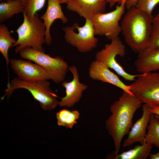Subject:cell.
Masks as SVG:
<instances>
[{
  "instance_id": "1",
  "label": "cell",
  "mask_w": 159,
  "mask_h": 159,
  "mask_svg": "<svg viewBox=\"0 0 159 159\" xmlns=\"http://www.w3.org/2000/svg\"><path fill=\"white\" fill-rule=\"evenodd\" d=\"M142 102L133 95L123 91L119 99L110 107L111 114L105 121L106 127L113 140L115 150L112 154L117 155L124 137L128 135L133 125L132 119Z\"/></svg>"
},
{
  "instance_id": "2",
  "label": "cell",
  "mask_w": 159,
  "mask_h": 159,
  "mask_svg": "<svg viewBox=\"0 0 159 159\" xmlns=\"http://www.w3.org/2000/svg\"><path fill=\"white\" fill-rule=\"evenodd\" d=\"M152 17L135 6L127 9L120 24L125 42L138 54L148 49L152 29Z\"/></svg>"
},
{
  "instance_id": "3",
  "label": "cell",
  "mask_w": 159,
  "mask_h": 159,
  "mask_svg": "<svg viewBox=\"0 0 159 159\" xmlns=\"http://www.w3.org/2000/svg\"><path fill=\"white\" fill-rule=\"evenodd\" d=\"M22 13L23 21L16 30L18 39L12 45L16 47L15 53L28 47L45 52L43 44L46 43V27L44 22L40 20L37 13L31 21L24 11Z\"/></svg>"
},
{
  "instance_id": "4",
  "label": "cell",
  "mask_w": 159,
  "mask_h": 159,
  "mask_svg": "<svg viewBox=\"0 0 159 159\" xmlns=\"http://www.w3.org/2000/svg\"><path fill=\"white\" fill-rule=\"evenodd\" d=\"M24 89L30 92L34 99L39 102L42 108L45 110H51L58 105V97L51 90L48 80L42 81L23 80L14 78L10 85L4 91L3 97H9L16 89Z\"/></svg>"
},
{
  "instance_id": "5",
  "label": "cell",
  "mask_w": 159,
  "mask_h": 159,
  "mask_svg": "<svg viewBox=\"0 0 159 159\" xmlns=\"http://www.w3.org/2000/svg\"><path fill=\"white\" fill-rule=\"evenodd\" d=\"M19 54L21 58L32 61L43 67L54 83L58 84L64 81L69 67L60 56L52 57L44 52L30 47L22 49Z\"/></svg>"
},
{
  "instance_id": "6",
  "label": "cell",
  "mask_w": 159,
  "mask_h": 159,
  "mask_svg": "<svg viewBox=\"0 0 159 159\" xmlns=\"http://www.w3.org/2000/svg\"><path fill=\"white\" fill-rule=\"evenodd\" d=\"M126 0H123L110 12L97 14L90 19L95 35L104 36L109 40L118 37L121 32L119 21L125 13Z\"/></svg>"
},
{
  "instance_id": "7",
  "label": "cell",
  "mask_w": 159,
  "mask_h": 159,
  "mask_svg": "<svg viewBox=\"0 0 159 159\" xmlns=\"http://www.w3.org/2000/svg\"><path fill=\"white\" fill-rule=\"evenodd\" d=\"M62 29L65 33L64 37L66 42L76 47L79 52H89L96 47L98 39L95 37L90 19H85L82 26L75 23L72 26H64Z\"/></svg>"
},
{
  "instance_id": "8",
  "label": "cell",
  "mask_w": 159,
  "mask_h": 159,
  "mask_svg": "<svg viewBox=\"0 0 159 159\" xmlns=\"http://www.w3.org/2000/svg\"><path fill=\"white\" fill-rule=\"evenodd\" d=\"M129 85L131 92L142 103L159 105V72L141 73Z\"/></svg>"
},
{
  "instance_id": "9",
  "label": "cell",
  "mask_w": 159,
  "mask_h": 159,
  "mask_svg": "<svg viewBox=\"0 0 159 159\" xmlns=\"http://www.w3.org/2000/svg\"><path fill=\"white\" fill-rule=\"evenodd\" d=\"M125 53V46L118 37L112 40L110 43L106 44L104 48L97 52L95 60L101 62L108 68L114 70L125 80L134 81L139 75L127 73L116 59L117 56L123 57Z\"/></svg>"
},
{
  "instance_id": "10",
  "label": "cell",
  "mask_w": 159,
  "mask_h": 159,
  "mask_svg": "<svg viewBox=\"0 0 159 159\" xmlns=\"http://www.w3.org/2000/svg\"><path fill=\"white\" fill-rule=\"evenodd\" d=\"M10 66L18 78L23 80L42 81L51 80L47 72L43 67L31 61L12 58Z\"/></svg>"
},
{
  "instance_id": "11",
  "label": "cell",
  "mask_w": 159,
  "mask_h": 159,
  "mask_svg": "<svg viewBox=\"0 0 159 159\" xmlns=\"http://www.w3.org/2000/svg\"><path fill=\"white\" fill-rule=\"evenodd\" d=\"M68 70L72 74L73 79L69 82L64 81L62 84L65 89L66 95L58 102V105L61 107L74 106L80 101L83 92L88 88L87 85L80 82L78 70L75 65L69 67Z\"/></svg>"
},
{
  "instance_id": "12",
  "label": "cell",
  "mask_w": 159,
  "mask_h": 159,
  "mask_svg": "<svg viewBox=\"0 0 159 159\" xmlns=\"http://www.w3.org/2000/svg\"><path fill=\"white\" fill-rule=\"evenodd\" d=\"M89 74L90 78L93 80L110 84L123 91L133 95L130 91L129 85L124 83L117 75L101 62L95 60L90 63Z\"/></svg>"
},
{
  "instance_id": "13",
  "label": "cell",
  "mask_w": 159,
  "mask_h": 159,
  "mask_svg": "<svg viewBox=\"0 0 159 159\" xmlns=\"http://www.w3.org/2000/svg\"><path fill=\"white\" fill-rule=\"evenodd\" d=\"M106 0H69L67 9L75 12L85 19H91L95 15L104 13Z\"/></svg>"
},
{
  "instance_id": "14",
  "label": "cell",
  "mask_w": 159,
  "mask_h": 159,
  "mask_svg": "<svg viewBox=\"0 0 159 159\" xmlns=\"http://www.w3.org/2000/svg\"><path fill=\"white\" fill-rule=\"evenodd\" d=\"M150 106L144 104L142 105V117L133 125L127 138L124 141V147H130L133 144L145 143L146 130L152 113L150 111Z\"/></svg>"
},
{
  "instance_id": "15",
  "label": "cell",
  "mask_w": 159,
  "mask_h": 159,
  "mask_svg": "<svg viewBox=\"0 0 159 159\" xmlns=\"http://www.w3.org/2000/svg\"><path fill=\"white\" fill-rule=\"evenodd\" d=\"M47 10L40 18L44 21L46 27V43L48 45L52 43V37L50 33V29L52 23L57 19H60L63 23L67 22V18L64 15L60 4L58 0H47Z\"/></svg>"
},
{
  "instance_id": "16",
  "label": "cell",
  "mask_w": 159,
  "mask_h": 159,
  "mask_svg": "<svg viewBox=\"0 0 159 159\" xmlns=\"http://www.w3.org/2000/svg\"><path fill=\"white\" fill-rule=\"evenodd\" d=\"M134 65L141 73L159 70V49H147L138 53Z\"/></svg>"
},
{
  "instance_id": "17",
  "label": "cell",
  "mask_w": 159,
  "mask_h": 159,
  "mask_svg": "<svg viewBox=\"0 0 159 159\" xmlns=\"http://www.w3.org/2000/svg\"><path fill=\"white\" fill-rule=\"evenodd\" d=\"M153 145L146 143L135 146L133 148L120 154L114 155L112 153L106 157L114 159H145L149 155Z\"/></svg>"
},
{
  "instance_id": "18",
  "label": "cell",
  "mask_w": 159,
  "mask_h": 159,
  "mask_svg": "<svg viewBox=\"0 0 159 159\" xmlns=\"http://www.w3.org/2000/svg\"><path fill=\"white\" fill-rule=\"evenodd\" d=\"M25 6L20 0L2 2L0 4V23H2L15 15L23 12Z\"/></svg>"
},
{
  "instance_id": "19",
  "label": "cell",
  "mask_w": 159,
  "mask_h": 159,
  "mask_svg": "<svg viewBox=\"0 0 159 159\" xmlns=\"http://www.w3.org/2000/svg\"><path fill=\"white\" fill-rule=\"evenodd\" d=\"M16 40L11 35L8 27L4 24L0 25V52L6 60L7 67L10 60L8 51Z\"/></svg>"
},
{
  "instance_id": "20",
  "label": "cell",
  "mask_w": 159,
  "mask_h": 159,
  "mask_svg": "<svg viewBox=\"0 0 159 159\" xmlns=\"http://www.w3.org/2000/svg\"><path fill=\"white\" fill-rule=\"evenodd\" d=\"M147 129L145 142L159 149V118L153 114L151 115Z\"/></svg>"
},
{
  "instance_id": "21",
  "label": "cell",
  "mask_w": 159,
  "mask_h": 159,
  "mask_svg": "<svg viewBox=\"0 0 159 159\" xmlns=\"http://www.w3.org/2000/svg\"><path fill=\"white\" fill-rule=\"evenodd\" d=\"M80 115V113L77 110L71 111L67 109H62L56 113L57 124L59 126L72 129L77 123L76 120L79 118Z\"/></svg>"
},
{
  "instance_id": "22",
  "label": "cell",
  "mask_w": 159,
  "mask_h": 159,
  "mask_svg": "<svg viewBox=\"0 0 159 159\" xmlns=\"http://www.w3.org/2000/svg\"><path fill=\"white\" fill-rule=\"evenodd\" d=\"M148 49H159V13L152 18L150 41Z\"/></svg>"
},
{
  "instance_id": "23",
  "label": "cell",
  "mask_w": 159,
  "mask_h": 159,
  "mask_svg": "<svg viewBox=\"0 0 159 159\" xmlns=\"http://www.w3.org/2000/svg\"><path fill=\"white\" fill-rule=\"evenodd\" d=\"M46 0H26L24 11L28 19L31 21L35 14L44 6Z\"/></svg>"
},
{
  "instance_id": "24",
  "label": "cell",
  "mask_w": 159,
  "mask_h": 159,
  "mask_svg": "<svg viewBox=\"0 0 159 159\" xmlns=\"http://www.w3.org/2000/svg\"><path fill=\"white\" fill-rule=\"evenodd\" d=\"M159 4V0H139L135 6L153 17V11Z\"/></svg>"
},
{
  "instance_id": "25",
  "label": "cell",
  "mask_w": 159,
  "mask_h": 159,
  "mask_svg": "<svg viewBox=\"0 0 159 159\" xmlns=\"http://www.w3.org/2000/svg\"><path fill=\"white\" fill-rule=\"evenodd\" d=\"M139 0H126V8L128 9L131 7L135 6Z\"/></svg>"
},
{
  "instance_id": "26",
  "label": "cell",
  "mask_w": 159,
  "mask_h": 159,
  "mask_svg": "<svg viewBox=\"0 0 159 159\" xmlns=\"http://www.w3.org/2000/svg\"><path fill=\"white\" fill-rule=\"evenodd\" d=\"M150 111L152 114L159 117V105L150 106Z\"/></svg>"
},
{
  "instance_id": "27",
  "label": "cell",
  "mask_w": 159,
  "mask_h": 159,
  "mask_svg": "<svg viewBox=\"0 0 159 159\" xmlns=\"http://www.w3.org/2000/svg\"><path fill=\"white\" fill-rule=\"evenodd\" d=\"M123 0H106L107 3H108L110 7H113L116 4H120Z\"/></svg>"
},
{
  "instance_id": "28",
  "label": "cell",
  "mask_w": 159,
  "mask_h": 159,
  "mask_svg": "<svg viewBox=\"0 0 159 159\" xmlns=\"http://www.w3.org/2000/svg\"><path fill=\"white\" fill-rule=\"evenodd\" d=\"M149 156L150 159H159V151L155 154L150 153Z\"/></svg>"
},
{
  "instance_id": "29",
  "label": "cell",
  "mask_w": 159,
  "mask_h": 159,
  "mask_svg": "<svg viewBox=\"0 0 159 159\" xmlns=\"http://www.w3.org/2000/svg\"><path fill=\"white\" fill-rule=\"evenodd\" d=\"M60 4L67 3L68 1L69 0H58Z\"/></svg>"
},
{
  "instance_id": "30",
  "label": "cell",
  "mask_w": 159,
  "mask_h": 159,
  "mask_svg": "<svg viewBox=\"0 0 159 159\" xmlns=\"http://www.w3.org/2000/svg\"><path fill=\"white\" fill-rule=\"evenodd\" d=\"M25 6L26 0H20Z\"/></svg>"
},
{
  "instance_id": "31",
  "label": "cell",
  "mask_w": 159,
  "mask_h": 159,
  "mask_svg": "<svg viewBox=\"0 0 159 159\" xmlns=\"http://www.w3.org/2000/svg\"><path fill=\"white\" fill-rule=\"evenodd\" d=\"M1 1V0H0ZM6 1H14V0H4Z\"/></svg>"
},
{
  "instance_id": "32",
  "label": "cell",
  "mask_w": 159,
  "mask_h": 159,
  "mask_svg": "<svg viewBox=\"0 0 159 159\" xmlns=\"http://www.w3.org/2000/svg\"><path fill=\"white\" fill-rule=\"evenodd\" d=\"M158 118H159V117L157 116V115H155Z\"/></svg>"
},
{
  "instance_id": "33",
  "label": "cell",
  "mask_w": 159,
  "mask_h": 159,
  "mask_svg": "<svg viewBox=\"0 0 159 159\" xmlns=\"http://www.w3.org/2000/svg\"></svg>"
}]
</instances>
